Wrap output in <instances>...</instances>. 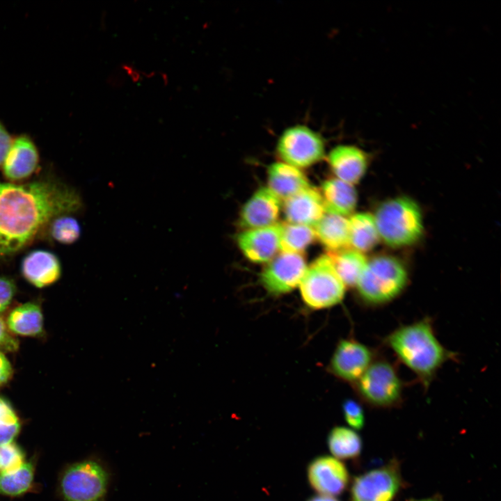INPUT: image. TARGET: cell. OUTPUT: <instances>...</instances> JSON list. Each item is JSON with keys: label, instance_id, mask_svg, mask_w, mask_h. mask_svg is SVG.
Masks as SVG:
<instances>
[{"label": "cell", "instance_id": "obj_28", "mask_svg": "<svg viewBox=\"0 0 501 501\" xmlns=\"http://www.w3.org/2000/svg\"><path fill=\"white\" fill-rule=\"evenodd\" d=\"M50 223V234L54 239L61 244H72L81 236V227L79 221L72 216H59Z\"/></svg>", "mask_w": 501, "mask_h": 501}, {"label": "cell", "instance_id": "obj_1", "mask_svg": "<svg viewBox=\"0 0 501 501\" xmlns=\"http://www.w3.org/2000/svg\"><path fill=\"white\" fill-rule=\"evenodd\" d=\"M82 206L75 189L54 181L0 182V257L19 251L53 219Z\"/></svg>", "mask_w": 501, "mask_h": 501}, {"label": "cell", "instance_id": "obj_30", "mask_svg": "<svg viewBox=\"0 0 501 501\" xmlns=\"http://www.w3.org/2000/svg\"><path fill=\"white\" fill-rule=\"evenodd\" d=\"M342 408L345 421L351 428L359 430L363 427L365 414L358 401L353 399H347L342 403Z\"/></svg>", "mask_w": 501, "mask_h": 501}, {"label": "cell", "instance_id": "obj_3", "mask_svg": "<svg viewBox=\"0 0 501 501\" xmlns=\"http://www.w3.org/2000/svg\"><path fill=\"white\" fill-rule=\"evenodd\" d=\"M408 282V271L399 260L379 255L367 261L355 287L365 307L378 308L397 299Z\"/></svg>", "mask_w": 501, "mask_h": 501}, {"label": "cell", "instance_id": "obj_15", "mask_svg": "<svg viewBox=\"0 0 501 501\" xmlns=\"http://www.w3.org/2000/svg\"><path fill=\"white\" fill-rule=\"evenodd\" d=\"M280 224L245 230L237 237L244 255L255 263L269 262L279 251Z\"/></svg>", "mask_w": 501, "mask_h": 501}, {"label": "cell", "instance_id": "obj_17", "mask_svg": "<svg viewBox=\"0 0 501 501\" xmlns=\"http://www.w3.org/2000/svg\"><path fill=\"white\" fill-rule=\"evenodd\" d=\"M39 154L33 142L26 136L13 140L2 164L4 176L11 181L30 177L37 169Z\"/></svg>", "mask_w": 501, "mask_h": 501}, {"label": "cell", "instance_id": "obj_31", "mask_svg": "<svg viewBox=\"0 0 501 501\" xmlns=\"http://www.w3.org/2000/svg\"><path fill=\"white\" fill-rule=\"evenodd\" d=\"M20 429L19 420L13 411L0 418V446L11 443Z\"/></svg>", "mask_w": 501, "mask_h": 501}, {"label": "cell", "instance_id": "obj_23", "mask_svg": "<svg viewBox=\"0 0 501 501\" xmlns=\"http://www.w3.org/2000/svg\"><path fill=\"white\" fill-rule=\"evenodd\" d=\"M348 219L349 247L363 253L372 249L380 240L373 214L356 213Z\"/></svg>", "mask_w": 501, "mask_h": 501}, {"label": "cell", "instance_id": "obj_7", "mask_svg": "<svg viewBox=\"0 0 501 501\" xmlns=\"http://www.w3.org/2000/svg\"><path fill=\"white\" fill-rule=\"evenodd\" d=\"M276 151L282 162L297 168H307L326 157L323 136L305 125L285 129L279 136Z\"/></svg>", "mask_w": 501, "mask_h": 501}, {"label": "cell", "instance_id": "obj_22", "mask_svg": "<svg viewBox=\"0 0 501 501\" xmlns=\"http://www.w3.org/2000/svg\"><path fill=\"white\" fill-rule=\"evenodd\" d=\"M326 255L345 287H356L367 262L364 254L347 248L328 251Z\"/></svg>", "mask_w": 501, "mask_h": 501}, {"label": "cell", "instance_id": "obj_25", "mask_svg": "<svg viewBox=\"0 0 501 501\" xmlns=\"http://www.w3.org/2000/svg\"><path fill=\"white\" fill-rule=\"evenodd\" d=\"M279 250L283 253H301L316 239L313 227L282 223Z\"/></svg>", "mask_w": 501, "mask_h": 501}, {"label": "cell", "instance_id": "obj_33", "mask_svg": "<svg viewBox=\"0 0 501 501\" xmlns=\"http://www.w3.org/2000/svg\"><path fill=\"white\" fill-rule=\"evenodd\" d=\"M18 348V342L8 332L4 321L0 318V351H14Z\"/></svg>", "mask_w": 501, "mask_h": 501}, {"label": "cell", "instance_id": "obj_18", "mask_svg": "<svg viewBox=\"0 0 501 501\" xmlns=\"http://www.w3.org/2000/svg\"><path fill=\"white\" fill-rule=\"evenodd\" d=\"M22 273L30 283L41 288L55 283L60 278L61 266L58 257L53 253L36 250L23 259Z\"/></svg>", "mask_w": 501, "mask_h": 501}, {"label": "cell", "instance_id": "obj_4", "mask_svg": "<svg viewBox=\"0 0 501 501\" xmlns=\"http://www.w3.org/2000/svg\"><path fill=\"white\" fill-rule=\"evenodd\" d=\"M373 216L380 239L390 247L413 245L423 234L421 208L410 197L397 196L383 202Z\"/></svg>", "mask_w": 501, "mask_h": 501}, {"label": "cell", "instance_id": "obj_21", "mask_svg": "<svg viewBox=\"0 0 501 501\" xmlns=\"http://www.w3.org/2000/svg\"><path fill=\"white\" fill-rule=\"evenodd\" d=\"M314 230L316 238L328 251L350 248L349 219L347 218L325 213L314 227Z\"/></svg>", "mask_w": 501, "mask_h": 501}, {"label": "cell", "instance_id": "obj_5", "mask_svg": "<svg viewBox=\"0 0 501 501\" xmlns=\"http://www.w3.org/2000/svg\"><path fill=\"white\" fill-rule=\"evenodd\" d=\"M353 385L361 401L370 407L391 408L403 402L405 383L397 367L379 354Z\"/></svg>", "mask_w": 501, "mask_h": 501}, {"label": "cell", "instance_id": "obj_29", "mask_svg": "<svg viewBox=\"0 0 501 501\" xmlns=\"http://www.w3.org/2000/svg\"><path fill=\"white\" fill-rule=\"evenodd\" d=\"M24 455L21 448L11 443L0 446V472L10 473L24 464Z\"/></svg>", "mask_w": 501, "mask_h": 501}, {"label": "cell", "instance_id": "obj_37", "mask_svg": "<svg viewBox=\"0 0 501 501\" xmlns=\"http://www.w3.org/2000/svg\"><path fill=\"white\" fill-rule=\"evenodd\" d=\"M307 501H338V500L331 496L317 495V496L310 498Z\"/></svg>", "mask_w": 501, "mask_h": 501}, {"label": "cell", "instance_id": "obj_8", "mask_svg": "<svg viewBox=\"0 0 501 501\" xmlns=\"http://www.w3.org/2000/svg\"><path fill=\"white\" fill-rule=\"evenodd\" d=\"M109 476L93 460L70 466L63 473L61 490L65 501H102L106 493Z\"/></svg>", "mask_w": 501, "mask_h": 501}, {"label": "cell", "instance_id": "obj_16", "mask_svg": "<svg viewBox=\"0 0 501 501\" xmlns=\"http://www.w3.org/2000/svg\"><path fill=\"white\" fill-rule=\"evenodd\" d=\"M283 212L287 223L313 228L326 213L320 191L311 186L285 200Z\"/></svg>", "mask_w": 501, "mask_h": 501}, {"label": "cell", "instance_id": "obj_26", "mask_svg": "<svg viewBox=\"0 0 501 501\" xmlns=\"http://www.w3.org/2000/svg\"><path fill=\"white\" fill-rule=\"evenodd\" d=\"M330 452L337 459H349L358 456L362 450L360 436L353 429L345 427H335L328 436Z\"/></svg>", "mask_w": 501, "mask_h": 501}, {"label": "cell", "instance_id": "obj_32", "mask_svg": "<svg viewBox=\"0 0 501 501\" xmlns=\"http://www.w3.org/2000/svg\"><path fill=\"white\" fill-rule=\"evenodd\" d=\"M15 292V283L8 278L0 276V313L8 308Z\"/></svg>", "mask_w": 501, "mask_h": 501}, {"label": "cell", "instance_id": "obj_6", "mask_svg": "<svg viewBox=\"0 0 501 501\" xmlns=\"http://www.w3.org/2000/svg\"><path fill=\"white\" fill-rule=\"evenodd\" d=\"M299 286L303 301L313 310L339 304L346 289L326 254L320 255L307 267Z\"/></svg>", "mask_w": 501, "mask_h": 501}, {"label": "cell", "instance_id": "obj_19", "mask_svg": "<svg viewBox=\"0 0 501 501\" xmlns=\"http://www.w3.org/2000/svg\"><path fill=\"white\" fill-rule=\"evenodd\" d=\"M267 182V187L283 200L310 186L301 169L282 161L274 162L268 166Z\"/></svg>", "mask_w": 501, "mask_h": 501}, {"label": "cell", "instance_id": "obj_20", "mask_svg": "<svg viewBox=\"0 0 501 501\" xmlns=\"http://www.w3.org/2000/svg\"><path fill=\"white\" fill-rule=\"evenodd\" d=\"M326 213L347 217L352 214L358 202L353 185L336 177L325 180L321 192Z\"/></svg>", "mask_w": 501, "mask_h": 501}, {"label": "cell", "instance_id": "obj_11", "mask_svg": "<svg viewBox=\"0 0 501 501\" xmlns=\"http://www.w3.org/2000/svg\"><path fill=\"white\" fill-rule=\"evenodd\" d=\"M377 355L376 350L353 338L342 339L335 347L328 369L337 379L353 385Z\"/></svg>", "mask_w": 501, "mask_h": 501}, {"label": "cell", "instance_id": "obj_14", "mask_svg": "<svg viewBox=\"0 0 501 501\" xmlns=\"http://www.w3.org/2000/svg\"><path fill=\"white\" fill-rule=\"evenodd\" d=\"M369 156L362 148L351 144L333 147L327 155V161L335 177L355 185L365 175Z\"/></svg>", "mask_w": 501, "mask_h": 501}, {"label": "cell", "instance_id": "obj_34", "mask_svg": "<svg viewBox=\"0 0 501 501\" xmlns=\"http://www.w3.org/2000/svg\"><path fill=\"white\" fill-rule=\"evenodd\" d=\"M12 143L13 139L10 135L0 123V166H2Z\"/></svg>", "mask_w": 501, "mask_h": 501}, {"label": "cell", "instance_id": "obj_13", "mask_svg": "<svg viewBox=\"0 0 501 501\" xmlns=\"http://www.w3.org/2000/svg\"><path fill=\"white\" fill-rule=\"evenodd\" d=\"M281 208V200L267 186L259 188L245 202L239 214V225L245 230L273 225Z\"/></svg>", "mask_w": 501, "mask_h": 501}, {"label": "cell", "instance_id": "obj_2", "mask_svg": "<svg viewBox=\"0 0 501 501\" xmlns=\"http://www.w3.org/2000/svg\"><path fill=\"white\" fill-rule=\"evenodd\" d=\"M383 344L415 375L424 391L447 362L458 360V353L439 341L429 317L400 325L383 338Z\"/></svg>", "mask_w": 501, "mask_h": 501}, {"label": "cell", "instance_id": "obj_10", "mask_svg": "<svg viewBox=\"0 0 501 501\" xmlns=\"http://www.w3.org/2000/svg\"><path fill=\"white\" fill-rule=\"evenodd\" d=\"M267 263L260 273V283L269 294L276 296L299 286L307 269L301 253L280 252Z\"/></svg>", "mask_w": 501, "mask_h": 501}, {"label": "cell", "instance_id": "obj_35", "mask_svg": "<svg viewBox=\"0 0 501 501\" xmlns=\"http://www.w3.org/2000/svg\"><path fill=\"white\" fill-rule=\"evenodd\" d=\"M12 372L13 369L9 360L0 351V385L6 383L9 380Z\"/></svg>", "mask_w": 501, "mask_h": 501}, {"label": "cell", "instance_id": "obj_36", "mask_svg": "<svg viewBox=\"0 0 501 501\" xmlns=\"http://www.w3.org/2000/svg\"><path fill=\"white\" fill-rule=\"evenodd\" d=\"M12 411L13 409L8 402L0 397V418Z\"/></svg>", "mask_w": 501, "mask_h": 501}, {"label": "cell", "instance_id": "obj_38", "mask_svg": "<svg viewBox=\"0 0 501 501\" xmlns=\"http://www.w3.org/2000/svg\"><path fill=\"white\" fill-rule=\"evenodd\" d=\"M411 501H441V500H440L439 497L434 496L421 500H412Z\"/></svg>", "mask_w": 501, "mask_h": 501}, {"label": "cell", "instance_id": "obj_12", "mask_svg": "<svg viewBox=\"0 0 501 501\" xmlns=\"http://www.w3.org/2000/svg\"><path fill=\"white\" fill-rule=\"evenodd\" d=\"M307 472L310 484L322 495H340L349 484V475L346 466L329 456L313 459L308 466Z\"/></svg>", "mask_w": 501, "mask_h": 501}, {"label": "cell", "instance_id": "obj_24", "mask_svg": "<svg viewBox=\"0 0 501 501\" xmlns=\"http://www.w3.org/2000/svg\"><path fill=\"white\" fill-rule=\"evenodd\" d=\"M7 325L10 331L24 336L41 333L43 316L40 308L34 303H26L15 308L9 315Z\"/></svg>", "mask_w": 501, "mask_h": 501}, {"label": "cell", "instance_id": "obj_9", "mask_svg": "<svg viewBox=\"0 0 501 501\" xmlns=\"http://www.w3.org/2000/svg\"><path fill=\"white\" fill-rule=\"evenodd\" d=\"M403 485L400 466L396 459L356 477L351 501H392Z\"/></svg>", "mask_w": 501, "mask_h": 501}, {"label": "cell", "instance_id": "obj_27", "mask_svg": "<svg viewBox=\"0 0 501 501\" xmlns=\"http://www.w3.org/2000/svg\"><path fill=\"white\" fill-rule=\"evenodd\" d=\"M34 475L31 462L24 463L22 467L10 473L0 472V494L17 496L31 487Z\"/></svg>", "mask_w": 501, "mask_h": 501}]
</instances>
